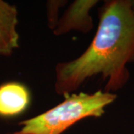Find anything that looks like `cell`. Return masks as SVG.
I'll list each match as a JSON object with an SVG mask.
<instances>
[{
    "label": "cell",
    "instance_id": "5b68a950",
    "mask_svg": "<svg viewBox=\"0 0 134 134\" xmlns=\"http://www.w3.org/2000/svg\"><path fill=\"white\" fill-rule=\"evenodd\" d=\"M18 11L15 5L0 0V56L10 57L19 48Z\"/></svg>",
    "mask_w": 134,
    "mask_h": 134
},
{
    "label": "cell",
    "instance_id": "277c9868",
    "mask_svg": "<svg viewBox=\"0 0 134 134\" xmlns=\"http://www.w3.org/2000/svg\"><path fill=\"white\" fill-rule=\"evenodd\" d=\"M31 102L29 89L19 82L0 85V116L14 117L25 112Z\"/></svg>",
    "mask_w": 134,
    "mask_h": 134
},
{
    "label": "cell",
    "instance_id": "3957f363",
    "mask_svg": "<svg viewBox=\"0 0 134 134\" xmlns=\"http://www.w3.org/2000/svg\"><path fill=\"white\" fill-rule=\"evenodd\" d=\"M98 2V0H75L69 6L58 20L54 34L59 36L75 30L86 34L93 29V22L90 11Z\"/></svg>",
    "mask_w": 134,
    "mask_h": 134
},
{
    "label": "cell",
    "instance_id": "8992f818",
    "mask_svg": "<svg viewBox=\"0 0 134 134\" xmlns=\"http://www.w3.org/2000/svg\"><path fill=\"white\" fill-rule=\"evenodd\" d=\"M67 1H48L47 2V19L48 25L52 31L56 28L58 23V10L66 5Z\"/></svg>",
    "mask_w": 134,
    "mask_h": 134
},
{
    "label": "cell",
    "instance_id": "6da1fadb",
    "mask_svg": "<svg viewBox=\"0 0 134 134\" xmlns=\"http://www.w3.org/2000/svg\"><path fill=\"white\" fill-rule=\"evenodd\" d=\"M95 37L81 55L55 67L54 90L72 94L92 77L106 81L104 92L114 93L129 79L127 64L134 63V0H107L98 8Z\"/></svg>",
    "mask_w": 134,
    "mask_h": 134
},
{
    "label": "cell",
    "instance_id": "7a4b0ae2",
    "mask_svg": "<svg viewBox=\"0 0 134 134\" xmlns=\"http://www.w3.org/2000/svg\"><path fill=\"white\" fill-rule=\"evenodd\" d=\"M65 100L53 108L20 121L14 134H61L77 121L88 117H101L105 107L116 99L115 93L101 90L64 96Z\"/></svg>",
    "mask_w": 134,
    "mask_h": 134
}]
</instances>
